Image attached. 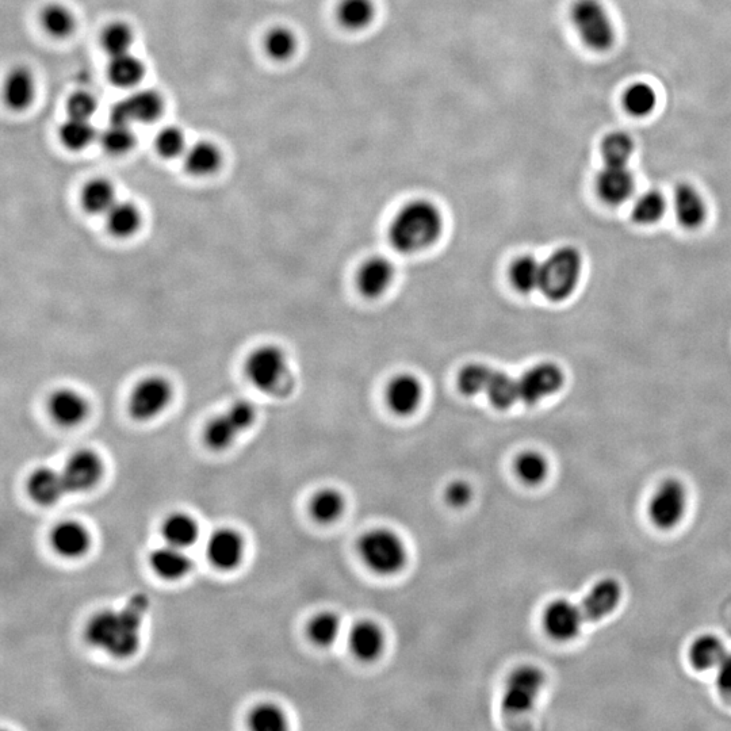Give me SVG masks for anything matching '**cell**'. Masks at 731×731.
Segmentation results:
<instances>
[{"mask_svg": "<svg viewBox=\"0 0 731 731\" xmlns=\"http://www.w3.org/2000/svg\"><path fill=\"white\" fill-rule=\"evenodd\" d=\"M148 606L147 597L135 595L121 611L99 612L88 623V642L110 656L132 657L139 649L140 627Z\"/></svg>", "mask_w": 731, "mask_h": 731, "instance_id": "cell-1", "label": "cell"}, {"mask_svg": "<svg viewBox=\"0 0 731 731\" xmlns=\"http://www.w3.org/2000/svg\"><path fill=\"white\" fill-rule=\"evenodd\" d=\"M442 231L443 217L438 206L428 199H415L393 218L389 240L397 251L413 254L432 246Z\"/></svg>", "mask_w": 731, "mask_h": 731, "instance_id": "cell-2", "label": "cell"}, {"mask_svg": "<svg viewBox=\"0 0 731 731\" xmlns=\"http://www.w3.org/2000/svg\"><path fill=\"white\" fill-rule=\"evenodd\" d=\"M358 553L367 568L381 576L401 572L408 561L403 539L388 528H374L363 534L358 542Z\"/></svg>", "mask_w": 731, "mask_h": 731, "instance_id": "cell-3", "label": "cell"}, {"mask_svg": "<svg viewBox=\"0 0 731 731\" xmlns=\"http://www.w3.org/2000/svg\"><path fill=\"white\" fill-rule=\"evenodd\" d=\"M246 375L260 392L286 394L293 381L285 352L275 346L256 348L247 358Z\"/></svg>", "mask_w": 731, "mask_h": 731, "instance_id": "cell-4", "label": "cell"}, {"mask_svg": "<svg viewBox=\"0 0 731 731\" xmlns=\"http://www.w3.org/2000/svg\"><path fill=\"white\" fill-rule=\"evenodd\" d=\"M583 260L576 248L562 247L542 262L541 292L550 301H564L579 285Z\"/></svg>", "mask_w": 731, "mask_h": 731, "instance_id": "cell-5", "label": "cell"}, {"mask_svg": "<svg viewBox=\"0 0 731 731\" xmlns=\"http://www.w3.org/2000/svg\"><path fill=\"white\" fill-rule=\"evenodd\" d=\"M570 21L589 49L606 52L614 45L615 28L610 14L597 0H577L570 9Z\"/></svg>", "mask_w": 731, "mask_h": 731, "instance_id": "cell-6", "label": "cell"}, {"mask_svg": "<svg viewBox=\"0 0 731 731\" xmlns=\"http://www.w3.org/2000/svg\"><path fill=\"white\" fill-rule=\"evenodd\" d=\"M545 673L534 665H522L511 672L504 684L501 708L509 715L528 713L545 687Z\"/></svg>", "mask_w": 731, "mask_h": 731, "instance_id": "cell-7", "label": "cell"}, {"mask_svg": "<svg viewBox=\"0 0 731 731\" xmlns=\"http://www.w3.org/2000/svg\"><path fill=\"white\" fill-rule=\"evenodd\" d=\"M688 492L679 480H665L650 499L649 518L657 528L671 530L684 518Z\"/></svg>", "mask_w": 731, "mask_h": 731, "instance_id": "cell-8", "label": "cell"}, {"mask_svg": "<svg viewBox=\"0 0 731 731\" xmlns=\"http://www.w3.org/2000/svg\"><path fill=\"white\" fill-rule=\"evenodd\" d=\"M172 398L170 382L162 377H148L133 389L129 412L140 422L155 419L167 408Z\"/></svg>", "mask_w": 731, "mask_h": 731, "instance_id": "cell-9", "label": "cell"}, {"mask_svg": "<svg viewBox=\"0 0 731 731\" xmlns=\"http://www.w3.org/2000/svg\"><path fill=\"white\" fill-rule=\"evenodd\" d=\"M164 101L158 91L141 90L117 102L112 109V120L118 124L130 125L135 122H153L162 116Z\"/></svg>", "mask_w": 731, "mask_h": 731, "instance_id": "cell-10", "label": "cell"}, {"mask_svg": "<svg viewBox=\"0 0 731 731\" xmlns=\"http://www.w3.org/2000/svg\"><path fill=\"white\" fill-rule=\"evenodd\" d=\"M562 370L553 363H539L520 375V403L538 404L543 398L553 396L564 385Z\"/></svg>", "mask_w": 731, "mask_h": 731, "instance_id": "cell-11", "label": "cell"}, {"mask_svg": "<svg viewBox=\"0 0 731 731\" xmlns=\"http://www.w3.org/2000/svg\"><path fill=\"white\" fill-rule=\"evenodd\" d=\"M581 607L569 600H554L543 612V627L550 638L558 642H568L579 635L584 622Z\"/></svg>", "mask_w": 731, "mask_h": 731, "instance_id": "cell-12", "label": "cell"}, {"mask_svg": "<svg viewBox=\"0 0 731 731\" xmlns=\"http://www.w3.org/2000/svg\"><path fill=\"white\" fill-rule=\"evenodd\" d=\"M63 480L67 492L82 493L90 491L101 481L103 465L101 458L93 451H79L68 459L63 470Z\"/></svg>", "mask_w": 731, "mask_h": 731, "instance_id": "cell-13", "label": "cell"}, {"mask_svg": "<svg viewBox=\"0 0 731 731\" xmlns=\"http://www.w3.org/2000/svg\"><path fill=\"white\" fill-rule=\"evenodd\" d=\"M635 189L634 175L627 166H611L606 164L597 174V195L608 205H620L633 195Z\"/></svg>", "mask_w": 731, "mask_h": 731, "instance_id": "cell-14", "label": "cell"}, {"mask_svg": "<svg viewBox=\"0 0 731 731\" xmlns=\"http://www.w3.org/2000/svg\"><path fill=\"white\" fill-rule=\"evenodd\" d=\"M622 599V587L614 579H604L593 585L581 603L585 620L597 622L612 614Z\"/></svg>", "mask_w": 731, "mask_h": 731, "instance_id": "cell-15", "label": "cell"}, {"mask_svg": "<svg viewBox=\"0 0 731 731\" xmlns=\"http://www.w3.org/2000/svg\"><path fill=\"white\" fill-rule=\"evenodd\" d=\"M389 408L400 416L416 412L423 400L422 382L415 375H398L390 382L386 392Z\"/></svg>", "mask_w": 731, "mask_h": 731, "instance_id": "cell-16", "label": "cell"}, {"mask_svg": "<svg viewBox=\"0 0 731 731\" xmlns=\"http://www.w3.org/2000/svg\"><path fill=\"white\" fill-rule=\"evenodd\" d=\"M348 645L358 660L363 662L377 660L385 649L384 631L377 623L362 620L352 627L348 634Z\"/></svg>", "mask_w": 731, "mask_h": 731, "instance_id": "cell-17", "label": "cell"}, {"mask_svg": "<svg viewBox=\"0 0 731 731\" xmlns=\"http://www.w3.org/2000/svg\"><path fill=\"white\" fill-rule=\"evenodd\" d=\"M244 542L231 528H223L212 535L208 545L209 560L216 568L232 570L243 560Z\"/></svg>", "mask_w": 731, "mask_h": 731, "instance_id": "cell-18", "label": "cell"}, {"mask_svg": "<svg viewBox=\"0 0 731 731\" xmlns=\"http://www.w3.org/2000/svg\"><path fill=\"white\" fill-rule=\"evenodd\" d=\"M48 409L52 419L60 426L75 427L86 419L88 404L75 390L60 389L49 398Z\"/></svg>", "mask_w": 731, "mask_h": 731, "instance_id": "cell-19", "label": "cell"}, {"mask_svg": "<svg viewBox=\"0 0 731 731\" xmlns=\"http://www.w3.org/2000/svg\"><path fill=\"white\" fill-rule=\"evenodd\" d=\"M394 279V267L388 259L371 258L367 260L358 273L359 292L369 298L382 296L392 285Z\"/></svg>", "mask_w": 731, "mask_h": 731, "instance_id": "cell-20", "label": "cell"}, {"mask_svg": "<svg viewBox=\"0 0 731 731\" xmlns=\"http://www.w3.org/2000/svg\"><path fill=\"white\" fill-rule=\"evenodd\" d=\"M53 550L65 558H79L90 547V535L82 524L63 522L53 528L51 535Z\"/></svg>", "mask_w": 731, "mask_h": 731, "instance_id": "cell-21", "label": "cell"}, {"mask_svg": "<svg viewBox=\"0 0 731 731\" xmlns=\"http://www.w3.org/2000/svg\"><path fill=\"white\" fill-rule=\"evenodd\" d=\"M482 394H485L493 407L500 409V411L512 408L516 403H520L519 378L511 377L504 371L495 370L491 367Z\"/></svg>", "mask_w": 731, "mask_h": 731, "instance_id": "cell-22", "label": "cell"}, {"mask_svg": "<svg viewBox=\"0 0 731 731\" xmlns=\"http://www.w3.org/2000/svg\"><path fill=\"white\" fill-rule=\"evenodd\" d=\"M30 497L37 504L53 505L67 493L63 474L57 473L51 468H40L34 470L28 481Z\"/></svg>", "mask_w": 731, "mask_h": 731, "instance_id": "cell-23", "label": "cell"}, {"mask_svg": "<svg viewBox=\"0 0 731 731\" xmlns=\"http://www.w3.org/2000/svg\"><path fill=\"white\" fill-rule=\"evenodd\" d=\"M675 212L684 228L695 229L706 220V202L695 187L680 185L675 193Z\"/></svg>", "mask_w": 731, "mask_h": 731, "instance_id": "cell-24", "label": "cell"}, {"mask_svg": "<svg viewBox=\"0 0 731 731\" xmlns=\"http://www.w3.org/2000/svg\"><path fill=\"white\" fill-rule=\"evenodd\" d=\"M151 565L152 569L166 580L182 579L191 569L190 558L183 553V549L171 545L153 551Z\"/></svg>", "mask_w": 731, "mask_h": 731, "instance_id": "cell-25", "label": "cell"}, {"mask_svg": "<svg viewBox=\"0 0 731 731\" xmlns=\"http://www.w3.org/2000/svg\"><path fill=\"white\" fill-rule=\"evenodd\" d=\"M336 13L344 29L361 32L373 25L377 18V5L374 0H342Z\"/></svg>", "mask_w": 731, "mask_h": 731, "instance_id": "cell-26", "label": "cell"}, {"mask_svg": "<svg viewBox=\"0 0 731 731\" xmlns=\"http://www.w3.org/2000/svg\"><path fill=\"white\" fill-rule=\"evenodd\" d=\"M34 98V79L26 68H15L7 76L5 101L13 110H24Z\"/></svg>", "mask_w": 731, "mask_h": 731, "instance_id": "cell-27", "label": "cell"}, {"mask_svg": "<svg viewBox=\"0 0 731 731\" xmlns=\"http://www.w3.org/2000/svg\"><path fill=\"white\" fill-rule=\"evenodd\" d=\"M221 164L220 149L209 141H201L187 149L185 167L194 176H208L218 170Z\"/></svg>", "mask_w": 731, "mask_h": 731, "instance_id": "cell-28", "label": "cell"}, {"mask_svg": "<svg viewBox=\"0 0 731 731\" xmlns=\"http://www.w3.org/2000/svg\"><path fill=\"white\" fill-rule=\"evenodd\" d=\"M310 515L321 524H331L342 518L346 509L344 496L336 489L327 488L319 491L310 501Z\"/></svg>", "mask_w": 731, "mask_h": 731, "instance_id": "cell-29", "label": "cell"}, {"mask_svg": "<svg viewBox=\"0 0 731 731\" xmlns=\"http://www.w3.org/2000/svg\"><path fill=\"white\" fill-rule=\"evenodd\" d=\"M726 653L721 639L714 635H703L691 645L688 657H690L692 667L698 671H708V669L717 668Z\"/></svg>", "mask_w": 731, "mask_h": 731, "instance_id": "cell-30", "label": "cell"}, {"mask_svg": "<svg viewBox=\"0 0 731 731\" xmlns=\"http://www.w3.org/2000/svg\"><path fill=\"white\" fill-rule=\"evenodd\" d=\"M107 74L114 86L132 88L143 80L145 67L143 61L126 53V55L112 57Z\"/></svg>", "mask_w": 731, "mask_h": 731, "instance_id": "cell-31", "label": "cell"}, {"mask_svg": "<svg viewBox=\"0 0 731 731\" xmlns=\"http://www.w3.org/2000/svg\"><path fill=\"white\" fill-rule=\"evenodd\" d=\"M509 278L518 292L523 294L537 292L541 289L542 262L534 256H522L512 264Z\"/></svg>", "mask_w": 731, "mask_h": 731, "instance_id": "cell-32", "label": "cell"}, {"mask_svg": "<svg viewBox=\"0 0 731 731\" xmlns=\"http://www.w3.org/2000/svg\"><path fill=\"white\" fill-rule=\"evenodd\" d=\"M198 524L186 514H174L163 524V537L168 545L187 549L197 542Z\"/></svg>", "mask_w": 731, "mask_h": 731, "instance_id": "cell-33", "label": "cell"}, {"mask_svg": "<svg viewBox=\"0 0 731 731\" xmlns=\"http://www.w3.org/2000/svg\"><path fill=\"white\" fill-rule=\"evenodd\" d=\"M106 223L110 233L114 236L135 235L141 224L139 209L132 202H116L113 208L106 213Z\"/></svg>", "mask_w": 731, "mask_h": 731, "instance_id": "cell-34", "label": "cell"}, {"mask_svg": "<svg viewBox=\"0 0 731 731\" xmlns=\"http://www.w3.org/2000/svg\"><path fill=\"white\" fill-rule=\"evenodd\" d=\"M116 191L105 179L88 182L82 191V205L91 214H106L116 204Z\"/></svg>", "mask_w": 731, "mask_h": 731, "instance_id": "cell-35", "label": "cell"}, {"mask_svg": "<svg viewBox=\"0 0 731 731\" xmlns=\"http://www.w3.org/2000/svg\"><path fill=\"white\" fill-rule=\"evenodd\" d=\"M342 633V620L334 612H321L310 620L308 635L313 644L320 648H329L338 641Z\"/></svg>", "mask_w": 731, "mask_h": 731, "instance_id": "cell-36", "label": "cell"}, {"mask_svg": "<svg viewBox=\"0 0 731 731\" xmlns=\"http://www.w3.org/2000/svg\"><path fill=\"white\" fill-rule=\"evenodd\" d=\"M241 434L227 412L213 417L205 428V442L212 450L223 451L233 445L237 435Z\"/></svg>", "mask_w": 731, "mask_h": 731, "instance_id": "cell-37", "label": "cell"}, {"mask_svg": "<svg viewBox=\"0 0 731 731\" xmlns=\"http://www.w3.org/2000/svg\"><path fill=\"white\" fill-rule=\"evenodd\" d=\"M515 473L523 484L539 485L546 480L547 474H549V463L537 451H526L516 458Z\"/></svg>", "mask_w": 731, "mask_h": 731, "instance_id": "cell-38", "label": "cell"}, {"mask_svg": "<svg viewBox=\"0 0 731 731\" xmlns=\"http://www.w3.org/2000/svg\"><path fill=\"white\" fill-rule=\"evenodd\" d=\"M297 48V36L286 26L271 29L264 38V49H266L267 55L277 61L292 59L296 55Z\"/></svg>", "mask_w": 731, "mask_h": 731, "instance_id": "cell-39", "label": "cell"}, {"mask_svg": "<svg viewBox=\"0 0 731 731\" xmlns=\"http://www.w3.org/2000/svg\"><path fill=\"white\" fill-rule=\"evenodd\" d=\"M59 135L65 148L71 149V151H82L93 143L97 133H95L94 126L90 124V120L70 117V120L61 125Z\"/></svg>", "mask_w": 731, "mask_h": 731, "instance_id": "cell-40", "label": "cell"}, {"mask_svg": "<svg viewBox=\"0 0 731 731\" xmlns=\"http://www.w3.org/2000/svg\"><path fill=\"white\" fill-rule=\"evenodd\" d=\"M623 105L631 116H649L657 105L656 91L649 84L635 83L627 88L623 95Z\"/></svg>", "mask_w": 731, "mask_h": 731, "instance_id": "cell-41", "label": "cell"}, {"mask_svg": "<svg viewBox=\"0 0 731 731\" xmlns=\"http://www.w3.org/2000/svg\"><path fill=\"white\" fill-rule=\"evenodd\" d=\"M41 24L52 37L65 38L75 30V18L67 7L48 5L42 10Z\"/></svg>", "mask_w": 731, "mask_h": 731, "instance_id": "cell-42", "label": "cell"}, {"mask_svg": "<svg viewBox=\"0 0 731 731\" xmlns=\"http://www.w3.org/2000/svg\"><path fill=\"white\" fill-rule=\"evenodd\" d=\"M634 152V141L627 133L614 132L604 137L602 153L604 163L611 166H627Z\"/></svg>", "mask_w": 731, "mask_h": 731, "instance_id": "cell-43", "label": "cell"}, {"mask_svg": "<svg viewBox=\"0 0 731 731\" xmlns=\"http://www.w3.org/2000/svg\"><path fill=\"white\" fill-rule=\"evenodd\" d=\"M665 209H667V202H665L664 195L660 191L650 190L634 202L633 218L638 224H654L664 216Z\"/></svg>", "mask_w": 731, "mask_h": 731, "instance_id": "cell-44", "label": "cell"}, {"mask_svg": "<svg viewBox=\"0 0 731 731\" xmlns=\"http://www.w3.org/2000/svg\"><path fill=\"white\" fill-rule=\"evenodd\" d=\"M135 42L132 28L124 22H114L107 26L102 33V45L110 56L126 55Z\"/></svg>", "mask_w": 731, "mask_h": 731, "instance_id": "cell-45", "label": "cell"}, {"mask_svg": "<svg viewBox=\"0 0 731 731\" xmlns=\"http://www.w3.org/2000/svg\"><path fill=\"white\" fill-rule=\"evenodd\" d=\"M135 140V133L132 132L130 125L118 122H110L101 135L103 149L112 155H124L129 152L135 145Z\"/></svg>", "mask_w": 731, "mask_h": 731, "instance_id": "cell-46", "label": "cell"}, {"mask_svg": "<svg viewBox=\"0 0 731 731\" xmlns=\"http://www.w3.org/2000/svg\"><path fill=\"white\" fill-rule=\"evenodd\" d=\"M250 726L255 731H283L287 729V719L281 708L267 703L252 711Z\"/></svg>", "mask_w": 731, "mask_h": 731, "instance_id": "cell-47", "label": "cell"}, {"mask_svg": "<svg viewBox=\"0 0 731 731\" xmlns=\"http://www.w3.org/2000/svg\"><path fill=\"white\" fill-rule=\"evenodd\" d=\"M489 370H491V367L482 365V363H473V365L466 366L465 369L459 373V390H461L465 396L470 397L484 393Z\"/></svg>", "mask_w": 731, "mask_h": 731, "instance_id": "cell-48", "label": "cell"}, {"mask_svg": "<svg viewBox=\"0 0 731 731\" xmlns=\"http://www.w3.org/2000/svg\"><path fill=\"white\" fill-rule=\"evenodd\" d=\"M156 151L164 159H175L182 155L186 149V140L182 130L176 126H168L160 130L156 136Z\"/></svg>", "mask_w": 731, "mask_h": 731, "instance_id": "cell-49", "label": "cell"}, {"mask_svg": "<svg viewBox=\"0 0 731 731\" xmlns=\"http://www.w3.org/2000/svg\"><path fill=\"white\" fill-rule=\"evenodd\" d=\"M97 107V99L93 95L79 91V93H75L68 99L67 112L72 118L90 120L94 116V113L97 112Z\"/></svg>", "mask_w": 731, "mask_h": 731, "instance_id": "cell-50", "label": "cell"}, {"mask_svg": "<svg viewBox=\"0 0 731 731\" xmlns=\"http://www.w3.org/2000/svg\"><path fill=\"white\" fill-rule=\"evenodd\" d=\"M227 415L231 417L232 422L236 424L241 432L248 430L254 424L256 411L254 405L250 401L237 400L227 411Z\"/></svg>", "mask_w": 731, "mask_h": 731, "instance_id": "cell-51", "label": "cell"}, {"mask_svg": "<svg viewBox=\"0 0 731 731\" xmlns=\"http://www.w3.org/2000/svg\"><path fill=\"white\" fill-rule=\"evenodd\" d=\"M445 499L450 507L457 509L466 507L473 499L472 485L462 480L451 482L446 488Z\"/></svg>", "mask_w": 731, "mask_h": 731, "instance_id": "cell-52", "label": "cell"}, {"mask_svg": "<svg viewBox=\"0 0 731 731\" xmlns=\"http://www.w3.org/2000/svg\"><path fill=\"white\" fill-rule=\"evenodd\" d=\"M717 685L725 694H731V653H726L717 667Z\"/></svg>", "mask_w": 731, "mask_h": 731, "instance_id": "cell-53", "label": "cell"}]
</instances>
